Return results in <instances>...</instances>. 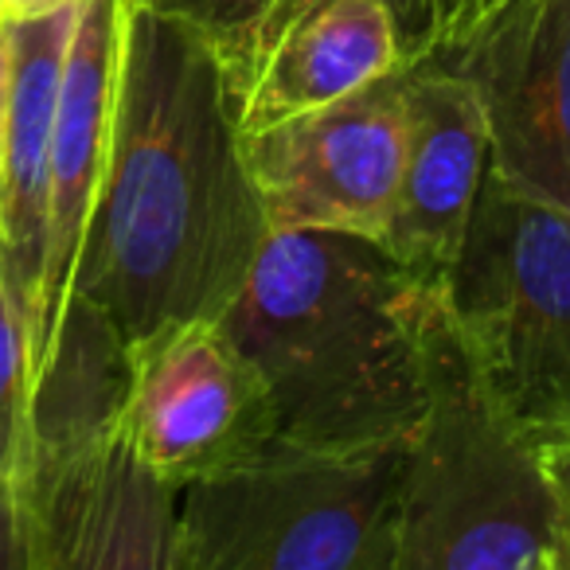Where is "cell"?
Segmentation results:
<instances>
[{"mask_svg": "<svg viewBox=\"0 0 570 570\" xmlns=\"http://www.w3.org/2000/svg\"><path fill=\"white\" fill-rule=\"evenodd\" d=\"M497 4H500V0H473V20H469V28H473L476 20L484 17V12H492V9H497ZM458 43H461V40H458Z\"/></svg>", "mask_w": 570, "mask_h": 570, "instance_id": "cell-21", "label": "cell"}, {"mask_svg": "<svg viewBox=\"0 0 570 570\" xmlns=\"http://www.w3.org/2000/svg\"><path fill=\"white\" fill-rule=\"evenodd\" d=\"M32 445V391L28 348L9 285L0 277V473L17 476Z\"/></svg>", "mask_w": 570, "mask_h": 570, "instance_id": "cell-15", "label": "cell"}, {"mask_svg": "<svg viewBox=\"0 0 570 570\" xmlns=\"http://www.w3.org/2000/svg\"><path fill=\"white\" fill-rule=\"evenodd\" d=\"M406 67L297 118L243 134L269 230H341L383 243L403 173Z\"/></svg>", "mask_w": 570, "mask_h": 570, "instance_id": "cell-7", "label": "cell"}, {"mask_svg": "<svg viewBox=\"0 0 570 570\" xmlns=\"http://www.w3.org/2000/svg\"><path fill=\"white\" fill-rule=\"evenodd\" d=\"M12 484L28 570H173L180 492L141 461L126 406L36 430Z\"/></svg>", "mask_w": 570, "mask_h": 570, "instance_id": "cell-6", "label": "cell"}, {"mask_svg": "<svg viewBox=\"0 0 570 570\" xmlns=\"http://www.w3.org/2000/svg\"><path fill=\"white\" fill-rule=\"evenodd\" d=\"M321 0H274L262 20L258 36H254V48H250V59H246V71H243V82L250 79L254 63L266 56V48L285 32L289 20H297L305 9H313ZM391 9L399 24V40H403V59L406 67L411 63H422V59H438L469 32V20H473V0H383ZM238 82V90H243Z\"/></svg>", "mask_w": 570, "mask_h": 570, "instance_id": "cell-14", "label": "cell"}, {"mask_svg": "<svg viewBox=\"0 0 570 570\" xmlns=\"http://www.w3.org/2000/svg\"><path fill=\"white\" fill-rule=\"evenodd\" d=\"M403 114V173L383 246L414 274L442 282L489 173V126L465 75L438 59L406 67Z\"/></svg>", "mask_w": 570, "mask_h": 570, "instance_id": "cell-11", "label": "cell"}, {"mask_svg": "<svg viewBox=\"0 0 570 570\" xmlns=\"http://www.w3.org/2000/svg\"><path fill=\"white\" fill-rule=\"evenodd\" d=\"M269 235L223 56L129 0L110 168L67 317L90 313L134 372L168 336L230 309Z\"/></svg>", "mask_w": 570, "mask_h": 570, "instance_id": "cell-1", "label": "cell"}, {"mask_svg": "<svg viewBox=\"0 0 570 570\" xmlns=\"http://www.w3.org/2000/svg\"><path fill=\"white\" fill-rule=\"evenodd\" d=\"M0 570H28L24 528H20V500L9 473H0Z\"/></svg>", "mask_w": 570, "mask_h": 570, "instance_id": "cell-17", "label": "cell"}, {"mask_svg": "<svg viewBox=\"0 0 570 570\" xmlns=\"http://www.w3.org/2000/svg\"><path fill=\"white\" fill-rule=\"evenodd\" d=\"M79 4L40 17H4L9 32V137L0 168V277L9 285L28 348V391L40 356L43 250H48L51 134L63 59L71 48Z\"/></svg>", "mask_w": 570, "mask_h": 570, "instance_id": "cell-12", "label": "cell"}, {"mask_svg": "<svg viewBox=\"0 0 570 570\" xmlns=\"http://www.w3.org/2000/svg\"><path fill=\"white\" fill-rule=\"evenodd\" d=\"M438 285L372 238L274 230L219 325L258 367L277 434L364 450L419 426Z\"/></svg>", "mask_w": 570, "mask_h": 570, "instance_id": "cell-2", "label": "cell"}, {"mask_svg": "<svg viewBox=\"0 0 570 570\" xmlns=\"http://www.w3.org/2000/svg\"><path fill=\"white\" fill-rule=\"evenodd\" d=\"M543 453V469L547 481L554 492V508H559V523H562V543H567V570H570V438L547 445Z\"/></svg>", "mask_w": 570, "mask_h": 570, "instance_id": "cell-18", "label": "cell"}, {"mask_svg": "<svg viewBox=\"0 0 570 570\" xmlns=\"http://www.w3.org/2000/svg\"><path fill=\"white\" fill-rule=\"evenodd\" d=\"M67 4H79V0H0V17H40Z\"/></svg>", "mask_w": 570, "mask_h": 570, "instance_id": "cell-20", "label": "cell"}, {"mask_svg": "<svg viewBox=\"0 0 570 570\" xmlns=\"http://www.w3.org/2000/svg\"><path fill=\"white\" fill-rule=\"evenodd\" d=\"M9 90H12L9 32H4V17H0V168H4V137H9Z\"/></svg>", "mask_w": 570, "mask_h": 570, "instance_id": "cell-19", "label": "cell"}, {"mask_svg": "<svg viewBox=\"0 0 570 570\" xmlns=\"http://www.w3.org/2000/svg\"><path fill=\"white\" fill-rule=\"evenodd\" d=\"M406 442L325 450L269 438L180 492L173 570H395Z\"/></svg>", "mask_w": 570, "mask_h": 570, "instance_id": "cell-4", "label": "cell"}, {"mask_svg": "<svg viewBox=\"0 0 570 570\" xmlns=\"http://www.w3.org/2000/svg\"><path fill=\"white\" fill-rule=\"evenodd\" d=\"M395 570H567L543 453L489 387L438 285L406 438Z\"/></svg>", "mask_w": 570, "mask_h": 570, "instance_id": "cell-3", "label": "cell"}, {"mask_svg": "<svg viewBox=\"0 0 570 570\" xmlns=\"http://www.w3.org/2000/svg\"><path fill=\"white\" fill-rule=\"evenodd\" d=\"M126 419L141 461L176 492L243 465L277 438L266 383L219 321L180 328L137 360Z\"/></svg>", "mask_w": 570, "mask_h": 570, "instance_id": "cell-9", "label": "cell"}, {"mask_svg": "<svg viewBox=\"0 0 570 570\" xmlns=\"http://www.w3.org/2000/svg\"><path fill=\"white\" fill-rule=\"evenodd\" d=\"M406 67L399 24L383 0H321L254 63L238 90L243 134L341 102Z\"/></svg>", "mask_w": 570, "mask_h": 570, "instance_id": "cell-13", "label": "cell"}, {"mask_svg": "<svg viewBox=\"0 0 570 570\" xmlns=\"http://www.w3.org/2000/svg\"><path fill=\"white\" fill-rule=\"evenodd\" d=\"M438 63L476 90L492 173L570 212V0H500Z\"/></svg>", "mask_w": 570, "mask_h": 570, "instance_id": "cell-8", "label": "cell"}, {"mask_svg": "<svg viewBox=\"0 0 570 570\" xmlns=\"http://www.w3.org/2000/svg\"><path fill=\"white\" fill-rule=\"evenodd\" d=\"M129 0H79L71 48L63 59L51 134V188H48V250H43V313L40 356L32 367V391L56 348L79 277L87 227L110 168L114 118H118L121 56H126Z\"/></svg>", "mask_w": 570, "mask_h": 570, "instance_id": "cell-10", "label": "cell"}, {"mask_svg": "<svg viewBox=\"0 0 570 570\" xmlns=\"http://www.w3.org/2000/svg\"><path fill=\"white\" fill-rule=\"evenodd\" d=\"M137 4H145L153 12H165L173 20H184L204 40H212L215 51L223 56V63H227L230 82L238 90L246 59H250L254 48V36H258L274 0H137Z\"/></svg>", "mask_w": 570, "mask_h": 570, "instance_id": "cell-16", "label": "cell"}, {"mask_svg": "<svg viewBox=\"0 0 570 570\" xmlns=\"http://www.w3.org/2000/svg\"><path fill=\"white\" fill-rule=\"evenodd\" d=\"M442 297L489 387L535 442L570 438V212L489 168Z\"/></svg>", "mask_w": 570, "mask_h": 570, "instance_id": "cell-5", "label": "cell"}]
</instances>
